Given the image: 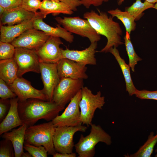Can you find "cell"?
<instances>
[{
  "mask_svg": "<svg viewBox=\"0 0 157 157\" xmlns=\"http://www.w3.org/2000/svg\"><path fill=\"white\" fill-rule=\"evenodd\" d=\"M99 13L91 10L85 13L83 17L87 19L96 32L99 35L105 36L107 39L106 45L100 52H109L113 47L117 48L124 43L122 40L123 32L119 24L109 16L105 12L98 9Z\"/></svg>",
  "mask_w": 157,
  "mask_h": 157,
  "instance_id": "1",
  "label": "cell"
},
{
  "mask_svg": "<svg viewBox=\"0 0 157 157\" xmlns=\"http://www.w3.org/2000/svg\"><path fill=\"white\" fill-rule=\"evenodd\" d=\"M65 108L54 101L30 99L23 102L19 101V117L27 127L34 125L40 119L52 121Z\"/></svg>",
  "mask_w": 157,
  "mask_h": 157,
  "instance_id": "2",
  "label": "cell"
},
{
  "mask_svg": "<svg viewBox=\"0 0 157 157\" xmlns=\"http://www.w3.org/2000/svg\"><path fill=\"white\" fill-rule=\"evenodd\" d=\"M56 127L52 121L27 127L24 143L36 146H43L48 154L53 156L56 152L53 143Z\"/></svg>",
  "mask_w": 157,
  "mask_h": 157,
  "instance_id": "3",
  "label": "cell"
},
{
  "mask_svg": "<svg viewBox=\"0 0 157 157\" xmlns=\"http://www.w3.org/2000/svg\"><path fill=\"white\" fill-rule=\"evenodd\" d=\"M90 133L85 137L81 134L78 142L74 145L78 157H93L95 153V146L99 142L108 145L112 143L111 136L99 125L92 124Z\"/></svg>",
  "mask_w": 157,
  "mask_h": 157,
  "instance_id": "4",
  "label": "cell"
},
{
  "mask_svg": "<svg viewBox=\"0 0 157 157\" xmlns=\"http://www.w3.org/2000/svg\"><path fill=\"white\" fill-rule=\"evenodd\" d=\"M82 98L79 104L81 120L83 125L89 126L92 122L97 109L101 110L105 104V97L101 95L100 91L94 94L86 87L82 89Z\"/></svg>",
  "mask_w": 157,
  "mask_h": 157,
  "instance_id": "5",
  "label": "cell"
},
{
  "mask_svg": "<svg viewBox=\"0 0 157 157\" xmlns=\"http://www.w3.org/2000/svg\"><path fill=\"white\" fill-rule=\"evenodd\" d=\"M58 24L67 31L82 37L88 39L91 43L97 42L101 39L99 35L92 26L88 21L79 17H59L55 18Z\"/></svg>",
  "mask_w": 157,
  "mask_h": 157,
  "instance_id": "6",
  "label": "cell"
},
{
  "mask_svg": "<svg viewBox=\"0 0 157 157\" xmlns=\"http://www.w3.org/2000/svg\"><path fill=\"white\" fill-rule=\"evenodd\" d=\"M86 126L56 127L53 137V143L56 152L70 153L73 152L74 144L73 136L78 131L85 132L87 129Z\"/></svg>",
  "mask_w": 157,
  "mask_h": 157,
  "instance_id": "7",
  "label": "cell"
},
{
  "mask_svg": "<svg viewBox=\"0 0 157 157\" xmlns=\"http://www.w3.org/2000/svg\"><path fill=\"white\" fill-rule=\"evenodd\" d=\"M83 79H74L69 78L60 79L55 88L52 101L65 107L71 99L83 87Z\"/></svg>",
  "mask_w": 157,
  "mask_h": 157,
  "instance_id": "8",
  "label": "cell"
},
{
  "mask_svg": "<svg viewBox=\"0 0 157 157\" xmlns=\"http://www.w3.org/2000/svg\"><path fill=\"white\" fill-rule=\"evenodd\" d=\"M82 96L81 89L71 99L63 113L52 121L56 127L74 126L82 125L79 106Z\"/></svg>",
  "mask_w": 157,
  "mask_h": 157,
  "instance_id": "9",
  "label": "cell"
},
{
  "mask_svg": "<svg viewBox=\"0 0 157 157\" xmlns=\"http://www.w3.org/2000/svg\"><path fill=\"white\" fill-rule=\"evenodd\" d=\"M14 58L18 67V77L28 72L40 73V61L35 50L15 47Z\"/></svg>",
  "mask_w": 157,
  "mask_h": 157,
  "instance_id": "10",
  "label": "cell"
},
{
  "mask_svg": "<svg viewBox=\"0 0 157 157\" xmlns=\"http://www.w3.org/2000/svg\"><path fill=\"white\" fill-rule=\"evenodd\" d=\"M49 36L43 31L33 28L25 31L11 43L15 47L36 50L44 44Z\"/></svg>",
  "mask_w": 157,
  "mask_h": 157,
  "instance_id": "11",
  "label": "cell"
},
{
  "mask_svg": "<svg viewBox=\"0 0 157 157\" xmlns=\"http://www.w3.org/2000/svg\"><path fill=\"white\" fill-rule=\"evenodd\" d=\"M40 68L44 85L42 90L48 101H52L54 89L60 80L58 72L57 63L40 62Z\"/></svg>",
  "mask_w": 157,
  "mask_h": 157,
  "instance_id": "12",
  "label": "cell"
},
{
  "mask_svg": "<svg viewBox=\"0 0 157 157\" xmlns=\"http://www.w3.org/2000/svg\"><path fill=\"white\" fill-rule=\"evenodd\" d=\"M9 86L20 102H23L30 99L48 101L42 90H39L33 88L29 81L22 77H18Z\"/></svg>",
  "mask_w": 157,
  "mask_h": 157,
  "instance_id": "13",
  "label": "cell"
},
{
  "mask_svg": "<svg viewBox=\"0 0 157 157\" xmlns=\"http://www.w3.org/2000/svg\"><path fill=\"white\" fill-rule=\"evenodd\" d=\"M63 44L60 38L50 36L40 47L35 50L40 62L57 63L62 58L60 46Z\"/></svg>",
  "mask_w": 157,
  "mask_h": 157,
  "instance_id": "14",
  "label": "cell"
},
{
  "mask_svg": "<svg viewBox=\"0 0 157 157\" xmlns=\"http://www.w3.org/2000/svg\"><path fill=\"white\" fill-rule=\"evenodd\" d=\"M60 78H69L74 79H87L86 65L72 60L62 58L57 63Z\"/></svg>",
  "mask_w": 157,
  "mask_h": 157,
  "instance_id": "15",
  "label": "cell"
},
{
  "mask_svg": "<svg viewBox=\"0 0 157 157\" xmlns=\"http://www.w3.org/2000/svg\"><path fill=\"white\" fill-rule=\"evenodd\" d=\"M97 42L91 43L88 47L82 50L61 48L62 58L68 59L85 65H96L95 53L97 52Z\"/></svg>",
  "mask_w": 157,
  "mask_h": 157,
  "instance_id": "16",
  "label": "cell"
},
{
  "mask_svg": "<svg viewBox=\"0 0 157 157\" xmlns=\"http://www.w3.org/2000/svg\"><path fill=\"white\" fill-rule=\"evenodd\" d=\"M37 16L34 13L28 11L21 6L5 10L0 17L1 25L11 26L31 20Z\"/></svg>",
  "mask_w": 157,
  "mask_h": 157,
  "instance_id": "17",
  "label": "cell"
},
{
  "mask_svg": "<svg viewBox=\"0 0 157 157\" xmlns=\"http://www.w3.org/2000/svg\"><path fill=\"white\" fill-rule=\"evenodd\" d=\"M19 101L17 97L10 99V106L8 111L0 124V135L24 124L21 119L19 113Z\"/></svg>",
  "mask_w": 157,
  "mask_h": 157,
  "instance_id": "18",
  "label": "cell"
},
{
  "mask_svg": "<svg viewBox=\"0 0 157 157\" xmlns=\"http://www.w3.org/2000/svg\"><path fill=\"white\" fill-rule=\"evenodd\" d=\"M43 19L37 15L33 21V28L43 31L49 36L62 38L69 43H72L74 41V37L73 35L62 27L60 25L57 24L55 27L51 26L44 22Z\"/></svg>",
  "mask_w": 157,
  "mask_h": 157,
  "instance_id": "19",
  "label": "cell"
},
{
  "mask_svg": "<svg viewBox=\"0 0 157 157\" xmlns=\"http://www.w3.org/2000/svg\"><path fill=\"white\" fill-rule=\"evenodd\" d=\"M36 17L14 25H1L0 41L11 43L26 30L33 28V22Z\"/></svg>",
  "mask_w": 157,
  "mask_h": 157,
  "instance_id": "20",
  "label": "cell"
},
{
  "mask_svg": "<svg viewBox=\"0 0 157 157\" xmlns=\"http://www.w3.org/2000/svg\"><path fill=\"white\" fill-rule=\"evenodd\" d=\"M27 126L24 124L18 128L10 132H5L1 135L3 139L10 140L12 143L15 157H21L24 151L25 132Z\"/></svg>",
  "mask_w": 157,
  "mask_h": 157,
  "instance_id": "21",
  "label": "cell"
},
{
  "mask_svg": "<svg viewBox=\"0 0 157 157\" xmlns=\"http://www.w3.org/2000/svg\"><path fill=\"white\" fill-rule=\"evenodd\" d=\"M40 10L37 14L38 16L43 19L50 13L70 15L74 13L73 11L63 3L50 0H43Z\"/></svg>",
  "mask_w": 157,
  "mask_h": 157,
  "instance_id": "22",
  "label": "cell"
},
{
  "mask_svg": "<svg viewBox=\"0 0 157 157\" xmlns=\"http://www.w3.org/2000/svg\"><path fill=\"white\" fill-rule=\"evenodd\" d=\"M18 67L14 57L11 58L0 60V78L8 85L12 84L18 77Z\"/></svg>",
  "mask_w": 157,
  "mask_h": 157,
  "instance_id": "23",
  "label": "cell"
},
{
  "mask_svg": "<svg viewBox=\"0 0 157 157\" xmlns=\"http://www.w3.org/2000/svg\"><path fill=\"white\" fill-rule=\"evenodd\" d=\"M109 52L114 56L120 67L125 81L126 90L130 96L135 94L137 89L134 85L131 79L130 67L121 57L119 51L116 48H112Z\"/></svg>",
  "mask_w": 157,
  "mask_h": 157,
  "instance_id": "24",
  "label": "cell"
},
{
  "mask_svg": "<svg viewBox=\"0 0 157 157\" xmlns=\"http://www.w3.org/2000/svg\"><path fill=\"white\" fill-rule=\"evenodd\" d=\"M108 13L113 17H116L124 25L126 32L130 34L135 30L136 23L134 17L127 11H122L118 8L110 10Z\"/></svg>",
  "mask_w": 157,
  "mask_h": 157,
  "instance_id": "25",
  "label": "cell"
},
{
  "mask_svg": "<svg viewBox=\"0 0 157 157\" xmlns=\"http://www.w3.org/2000/svg\"><path fill=\"white\" fill-rule=\"evenodd\" d=\"M157 142V131L156 135L151 132L148 136V139L140 147L135 153L130 155H125L127 157H150L154 147Z\"/></svg>",
  "mask_w": 157,
  "mask_h": 157,
  "instance_id": "26",
  "label": "cell"
},
{
  "mask_svg": "<svg viewBox=\"0 0 157 157\" xmlns=\"http://www.w3.org/2000/svg\"><path fill=\"white\" fill-rule=\"evenodd\" d=\"M154 4L145 1L142 2L141 0H136L131 6L126 8L128 11L135 18V20H139L143 15V12L145 10L154 8Z\"/></svg>",
  "mask_w": 157,
  "mask_h": 157,
  "instance_id": "27",
  "label": "cell"
},
{
  "mask_svg": "<svg viewBox=\"0 0 157 157\" xmlns=\"http://www.w3.org/2000/svg\"><path fill=\"white\" fill-rule=\"evenodd\" d=\"M124 40L129 58V65L132 71L134 72L135 65L138 61H141L142 59L136 54L130 40V34L127 32L124 37Z\"/></svg>",
  "mask_w": 157,
  "mask_h": 157,
  "instance_id": "28",
  "label": "cell"
},
{
  "mask_svg": "<svg viewBox=\"0 0 157 157\" xmlns=\"http://www.w3.org/2000/svg\"><path fill=\"white\" fill-rule=\"evenodd\" d=\"M15 47L11 43L0 41V60H4L13 58Z\"/></svg>",
  "mask_w": 157,
  "mask_h": 157,
  "instance_id": "29",
  "label": "cell"
},
{
  "mask_svg": "<svg viewBox=\"0 0 157 157\" xmlns=\"http://www.w3.org/2000/svg\"><path fill=\"white\" fill-rule=\"evenodd\" d=\"M24 148L33 157H47L48 151L43 146H36L24 143Z\"/></svg>",
  "mask_w": 157,
  "mask_h": 157,
  "instance_id": "30",
  "label": "cell"
},
{
  "mask_svg": "<svg viewBox=\"0 0 157 157\" xmlns=\"http://www.w3.org/2000/svg\"><path fill=\"white\" fill-rule=\"evenodd\" d=\"M0 157H15L13 146L10 140L3 139L0 141Z\"/></svg>",
  "mask_w": 157,
  "mask_h": 157,
  "instance_id": "31",
  "label": "cell"
},
{
  "mask_svg": "<svg viewBox=\"0 0 157 157\" xmlns=\"http://www.w3.org/2000/svg\"><path fill=\"white\" fill-rule=\"evenodd\" d=\"M41 3V0H22L21 6L26 10L36 14Z\"/></svg>",
  "mask_w": 157,
  "mask_h": 157,
  "instance_id": "32",
  "label": "cell"
},
{
  "mask_svg": "<svg viewBox=\"0 0 157 157\" xmlns=\"http://www.w3.org/2000/svg\"><path fill=\"white\" fill-rule=\"evenodd\" d=\"M16 94L8 86L6 82L0 78V97L3 99L16 97Z\"/></svg>",
  "mask_w": 157,
  "mask_h": 157,
  "instance_id": "33",
  "label": "cell"
},
{
  "mask_svg": "<svg viewBox=\"0 0 157 157\" xmlns=\"http://www.w3.org/2000/svg\"><path fill=\"white\" fill-rule=\"evenodd\" d=\"M135 95L141 99H152L157 100V90L149 91L147 90H138L137 89Z\"/></svg>",
  "mask_w": 157,
  "mask_h": 157,
  "instance_id": "34",
  "label": "cell"
},
{
  "mask_svg": "<svg viewBox=\"0 0 157 157\" xmlns=\"http://www.w3.org/2000/svg\"><path fill=\"white\" fill-rule=\"evenodd\" d=\"M22 0H0V6L5 10L20 6Z\"/></svg>",
  "mask_w": 157,
  "mask_h": 157,
  "instance_id": "35",
  "label": "cell"
},
{
  "mask_svg": "<svg viewBox=\"0 0 157 157\" xmlns=\"http://www.w3.org/2000/svg\"><path fill=\"white\" fill-rule=\"evenodd\" d=\"M66 5L73 11L77 10V7L81 5L80 0H59Z\"/></svg>",
  "mask_w": 157,
  "mask_h": 157,
  "instance_id": "36",
  "label": "cell"
},
{
  "mask_svg": "<svg viewBox=\"0 0 157 157\" xmlns=\"http://www.w3.org/2000/svg\"><path fill=\"white\" fill-rule=\"evenodd\" d=\"M104 0H80L81 5L86 8H89L91 5L98 6L101 5Z\"/></svg>",
  "mask_w": 157,
  "mask_h": 157,
  "instance_id": "37",
  "label": "cell"
},
{
  "mask_svg": "<svg viewBox=\"0 0 157 157\" xmlns=\"http://www.w3.org/2000/svg\"><path fill=\"white\" fill-rule=\"evenodd\" d=\"M5 99H1L0 101V121L2 122L5 118L8 111L7 104L5 103Z\"/></svg>",
  "mask_w": 157,
  "mask_h": 157,
  "instance_id": "38",
  "label": "cell"
},
{
  "mask_svg": "<svg viewBox=\"0 0 157 157\" xmlns=\"http://www.w3.org/2000/svg\"><path fill=\"white\" fill-rule=\"evenodd\" d=\"M53 157H76V153L72 152L70 153H59L56 152L53 156Z\"/></svg>",
  "mask_w": 157,
  "mask_h": 157,
  "instance_id": "39",
  "label": "cell"
},
{
  "mask_svg": "<svg viewBox=\"0 0 157 157\" xmlns=\"http://www.w3.org/2000/svg\"><path fill=\"white\" fill-rule=\"evenodd\" d=\"M22 157H32L31 154L28 152H24L22 155Z\"/></svg>",
  "mask_w": 157,
  "mask_h": 157,
  "instance_id": "40",
  "label": "cell"
},
{
  "mask_svg": "<svg viewBox=\"0 0 157 157\" xmlns=\"http://www.w3.org/2000/svg\"><path fill=\"white\" fill-rule=\"evenodd\" d=\"M5 11V9L4 8L0 6V17L2 16Z\"/></svg>",
  "mask_w": 157,
  "mask_h": 157,
  "instance_id": "41",
  "label": "cell"
},
{
  "mask_svg": "<svg viewBox=\"0 0 157 157\" xmlns=\"http://www.w3.org/2000/svg\"><path fill=\"white\" fill-rule=\"evenodd\" d=\"M145 1H147L148 2L154 4L157 2V0H144Z\"/></svg>",
  "mask_w": 157,
  "mask_h": 157,
  "instance_id": "42",
  "label": "cell"
},
{
  "mask_svg": "<svg viewBox=\"0 0 157 157\" xmlns=\"http://www.w3.org/2000/svg\"><path fill=\"white\" fill-rule=\"evenodd\" d=\"M124 0H117V3L119 5H121Z\"/></svg>",
  "mask_w": 157,
  "mask_h": 157,
  "instance_id": "43",
  "label": "cell"
},
{
  "mask_svg": "<svg viewBox=\"0 0 157 157\" xmlns=\"http://www.w3.org/2000/svg\"><path fill=\"white\" fill-rule=\"evenodd\" d=\"M154 8L157 10V2L154 4Z\"/></svg>",
  "mask_w": 157,
  "mask_h": 157,
  "instance_id": "44",
  "label": "cell"
},
{
  "mask_svg": "<svg viewBox=\"0 0 157 157\" xmlns=\"http://www.w3.org/2000/svg\"><path fill=\"white\" fill-rule=\"evenodd\" d=\"M50 0L53 1H57V2L60 1H59V0Z\"/></svg>",
  "mask_w": 157,
  "mask_h": 157,
  "instance_id": "45",
  "label": "cell"
},
{
  "mask_svg": "<svg viewBox=\"0 0 157 157\" xmlns=\"http://www.w3.org/2000/svg\"><path fill=\"white\" fill-rule=\"evenodd\" d=\"M110 0H104V2H107L108 1H109Z\"/></svg>",
  "mask_w": 157,
  "mask_h": 157,
  "instance_id": "46",
  "label": "cell"
},
{
  "mask_svg": "<svg viewBox=\"0 0 157 157\" xmlns=\"http://www.w3.org/2000/svg\"><path fill=\"white\" fill-rule=\"evenodd\" d=\"M157 151V149H156V152ZM155 157H157V153L155 155Z\"/></svg>",
  "mask_w": 157,
  "mask_h": 157,
  "instance_id": "47",
  "label": "cell"
}]
</instances>
